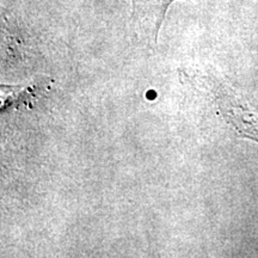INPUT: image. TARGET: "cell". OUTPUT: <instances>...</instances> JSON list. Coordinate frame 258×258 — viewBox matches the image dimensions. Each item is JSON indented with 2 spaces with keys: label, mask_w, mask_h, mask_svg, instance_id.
Returning <instances> with one entry per match:
<instances>
[{
  "label": "cell",
  "mask_w": 258,
  "mask_h": 258,
  "mask_svg": "<svg viewBox=\"0 0 258 258\" xmlns=\"http://www.w3.org/2000/svg\"><path fill=\"white\" fill-rule=\"evenodd\" d=\"M176 0H132L133 21L140 36L150 44H156L167 9Z\"/></svg>",
  "instance_id": "obj_2"
},
{
  "label": "cell",
  "mask_w": 258,
  "mask_h": 258,
  "mask_svg": "<svg viewBox=\"0 0 258 258\" xmlns=\"http://www.w3.org/2000/svg\"><path fill=\"white\" fill-rule=\"evenodd\" d=\"M215 98L220 114L238 135L258 143V103L252 97L222 85Z\"/></svg>",
  "instance_id": "obj_1"
}]
</instances>
